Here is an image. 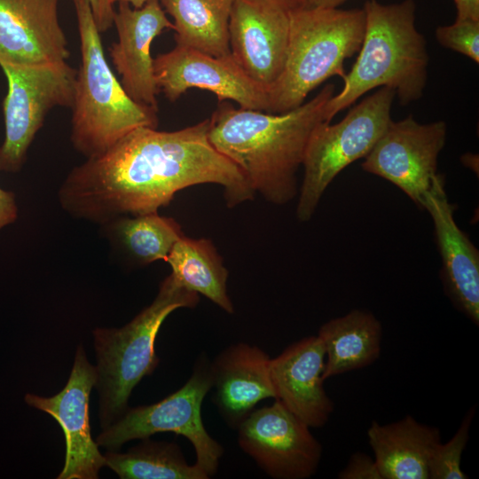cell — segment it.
<instances>
[{"label":"cell","instance_id":"obj_1","mask_svg":"<svg viewBox=\"0 0 479 479\" xmlns=\"http://www.w3.org/2000/svg\"><path fill=\"white\" fill-rule=\"evenodd\" d=\"M208 119L173 131L137 128L104 153L75 166L58 200L76 219L101 225L123 216L156 213L192 185L223 187L233 208L255 192L240 169L208 139Z\"/></svg>","mask_w":479,"mask_h":479},{"label":"cell","instance_id":"obj_2","mask_svg":"<svg viewBox=\"0 0 479 479\" xmlns=\"http://www.w3.org/2000/svg\"><path fill=\"white\" fill-rule=\"evenodd\" d=\"M334 94V84L328 83L308 102L281 114L220 102L208 118V139L240 169L255 193L285 205L298 193L296 173L312 132L326 122V108Z\"/></svg>","mask_w":479,"mask_h":479},{"label":"cell","instance_id":"obj_3","mask_svg":"<svg viewBox=\"0 0 479 479\" xmlns=\"http://www.w3.org/2000/svg\"><path fill=\"white\" fill-rule=\"evenodd\" d=\"M365 28L356 62L345 75L343 87L326 108V121L350 106L366 92L381 87L395 91L403 106L421 98L428 80L427 43L415 26L413 0L364 5Z\"/></svg>","mask_w":479,"mask_h":479},{"label":"cell","instance_id":"obj_4","mask_svg":"<svg viewBox=\"0 0 479 479\" xmlns=\"http://www.w3.org/2000/svg\"><path fill=\"white\" fill-rule=\"evenodd\" d=\"M81 62L74 90L71 136L86 159L98 156L140 127L157 129V110L135 102L106 60L88 0H73Z\"/></svg>","mask_w":479,"mask_h":479},{"label":"cell","instance_id":"obj_5","mask_svg":"<svg viewBox=\"0 0 479 479\" xmlns=\"http://www.w3.org/2000/svg\"><path fill=\"white\" fill-rule=\"evenodd\" d=\"M365 28L364 9L291 10L286 63L268 92V113L293 110L328 78L343 79L344 61L359 51Z\"/></svg>","mask_w":479,"mask_h":479},{"label":"cell","instance_id":"obj_6","mask_svg":"<svg viewBox=\"0 0 479 479\" xmlns=\"http://www.w3.org/2000/svg\"><path fill=\"white\" fill-rule=\"evenodd\" d=\"M199 294L182 286L170 273L160 285L153 302L121 328L93 331L98 365L99 418L106 428L126 412L131 391L153 373L159 364L155 353L158 332L174 310L193 308Z\"/></svg>","mask_w":479,"mask_h":479},{"label":"cell","instance_id":"obj_7","mask_svg":"<svg viewBox=\"0 0 479 479\" xmlns=\"http://www.w3.org/2000/svg\"><path fill=\"white\" fill-rule=\"evenodd\" d=\"M394 98L393 90L379 88L341 122H324L314 130L302 166L304 173L296 206L299 221L312 217L323 193L341 171L370 153L392 120Z\"/></svg>","mask_w":479,"mask_h":479},{"label":"cell","instance_id":"obj_8","mask_svg":"<svg viewBox=\"0 0 479 479\" xmlns=\"http://www.w3.org/2000/svg\"><path fill=\"white\" fill-rule=\"evenodd\" d=\"M210 363L206 356H200L179 389L155 404L128 408L98 435V446L116 452L130 440L172 432L191 442L196 456L194 464L208 477L214 475L224 448L206 430L201 418L202 402L212 388Z\"/></svg>","mask_w":479,"mask_h":479},{"label":"cell","instance_id":"obj_9","mask_svg":"<svg viewBox=\"0 0 479 479\" xmlns=\"http://www.w3.org/2000/svg\"><path fill=\"white\" fill-rule=\"evenodd\" d=\"M0 67L8 84L3 101L0 171L17 173L48 113L58 106H72L76 69L67 61L22 65L0 60Z\"/></svg>","mask_w":479,"mask_h":479},{"label":"cell","instance_id":"obj_10","mask_svg":"<svg viewBox=\"0 0 479 479\" xmlns=\"http://www.w3.org/2000/svg\"><path fill=\"white\" fill-rule=\"evenodd\" d=\"M310 428L275 399L254 409L239 425L238 444L271 477L307 479L322 457V445Z\"/></svg>","mask_w":479,"mask_h":479},{"label":"cell","instance_id":"obj_11","mask_svg":"<svg viewBox=\"0 0 479 479\" xmlns=\"http://www.w3.org/2000/svg\"><path fill=\"white\" fill-rule=\"evenodd\" d=\"M446 137L444 121L420 123L412 115L391 120L364 158L362 169L389 181L423 209L425 196L437 175L438 156Z\"/></svg>","mask_w":479,"mask_h":479},{"label":"cell","instance_id":"obj_12","mask_svg":"<svg viewBox=\"0 0 479 479\" xmlns=\"http://www.w3.org/2000/svg\"><path fill=\"white\" fill-rule=\"evenodd\" d=\"M153 75L158 90L172 102L196 88L214 93L219 102L232 100L244 109L269 111L267 90L231 54L217 57L177 44L153 59Z\"/></svg>","mask_w":479,"mask_h":479},{"label":"cell","instance_id":"obj_13","mask_svg":"<svg viewBox=\"0 0 479 479\" xmlns=\"http://www.w3.org/2000/svg\"><path fill=\"white\" fill-rule=\"evenodd\" d=\"M290 9L277 0H233L229 20L231 55L269 92L285 67Z\"/></svg>","mask_w":479,"mask_h":479},{"label":"cell","instance_id":"obj_14","mask_svg":"<svg viewBox=\"0 0 479 479\" xmlns=\"http://www.w3.org/2000/svg\"><path fill=\"white\" fill-rule=\"evenodd\" d=\"M97 382L96 368L82 347L77 349L69 379L57 395L25 396L26 403L51 415L60 425L66 440L65 465L58 479H96L105 465L97 443L91 437L90 394Z\"/></svg>","mask_w":479,"mask_h":479},{"label":"cell","instance_id":"obj_15","mask_svg":"<svg viewBox=\"0 0 479 479\" xmlns=\"http://www.w3.org/2000/svg\"><path fill=\"white\" fill-rule=\"evenodd\" d=\"M118 40L108 51L126 93L137 103L158 111V88L153 75L151 44L164 29H173L160 0L140 8L119 3L113 26Z\"/></svg>","mask_w":479,"mask_h":479},{"label":"cell","instance_id":"obj_16","mask_svg":"<svg viewBox=\"0 0 479 479\" xmlns=\"http://www.w3.org/2000/svg\"><path fill=\"white\" fill-rule=\"evenodd\" d=\"M444 179L436 175L427 192L423 209L432 218L442 259V279L454 306L479 325V252L454 219Z\"/></svg>","mask_w":479,"mask_h":479},{"label":"cell","instance_id":"obj_17","mask_svg":"<svg viewBox=\"0 0 479 479\" xmlns=\"http://www.w3.org/2000/svg\"><path fill=\"white\" fill-rule=\"evenodd\" d=\"M59 0H0V60L22 65L67 61Z\"/></svg>","mask_w":479,"mask_h":479},{"label":"cell","instance_id":"obj_18","mask_svg":"<svg viewBox=\"0 0 479 479\" xmlns=\"http://www.w3.org/2000/svg\"><path fill=\"white\" fill-rule=\"evenodd\" d=\"M325 362L317 335L292 343L270 362L275 399L310 428L325 426L334 410L324 388Z\"/></svg>","mask_w":479,"mask_h":479},{"label":"cell","instance_id":"obj_19","mask_svg":"<svg viewBox=\"0 0 479 479\" xmlns=\"http://www.w3.org/2000/svg\"><path fill=\"white\" fill-rule=\"evenodd\" d=\"M270 362L259 347L238 342L210 363L213 402L229 427L237 429L259 402L276 398Z\"/></svg>","mask_w":479,"mask_h":479},{"label":"cell","instance_id":"obj_20","mask_svg":"<svg viewBox=\"0 0 479 479\" xmlns=\"http://www.w3.org/2000/svg\"><path fill=\"white\" fill-rule=\"evenodd\" d=\"M367 438L382 479H428L429 460L441 433L406 415L389 424L373 421Z\"/></svg>","mask_w":479,"mask_h":479},{"label":"cell","instance_id":"obj_21","mask_svg":"<svg viewBox=\"0 0 479 479\" xmlns=\"http://www.w3.org/2000/svg\"><path fill=\"white\" fill-rule=\"evenodd\" d=\"M317 336L326 354L325 381L368 366L381 354L382 327L368 310L356 309L332 318L320 326Z\"/></svg>","mask_w":479,"mask_h":479},{"label":"cell","instance_id":"obj_22","mask_svg":"<svg viewBox=\"0 0 479 479\" xmlns=\"http://www.w3.org/2000/svg\"><path fill=\"white\" fill-rule=\"evenodd\" d=\"M100 227L116 253L140 266L165 262L175 243L185 235L175 219L158 212L120 216Z\"/></svg>","mask_w":479,"mask_h":479},{"label":"cell","instance_id":"obj_23","mask_svg":"<svg viewBox=\"0 0 479 479\" xmlns=\"http://www.w3.org/2000/svg\"><path fill=\"white\" fill-rule=\"evenodd\" d=\"M173 19L177 45L213 56L231 54L229 20L233 0H160Z\"/></svg>","mask_w":479,"mask_h":479},{"label":"cell","instance_id":"obj_24","mask_svg":"<svg viewBox=\"0 0 479 479\" xmlns=\"http://www.w3.org/2000/svg\"><path fill=\"white\" fill-rule=\"evenodd\" d=\"M171 274L185 288L202 294L227 313L234 306L227 292L228 271L208 239L180 238L166 261Z\"/></svg>","mask_w":479,"mask_h":479},{"label":"cell","instance_id":"obj_25","mask_svg":"<svg viewBox=\"0 0 479 479\" xmlns=\"http://www.w3.org/2000/svg\"><path fill=\"white\" fill-rule=\"evenodd\" d=\"M125 453L108 451L105 465L122 479H208L196 464L187 463L174 443L154 442L148 438Z\"/></svg>","mask_w":479,"mask_h":479},{"label":"cell","instance_id":"obj_26","mask_svg":"<svg viewBox=\"0 0 479 479\" xmlns=\"http://www.w3.org/2000/svg\"><path fill=\"white\" fill-rule=\"evenodd\" d=\"M475 413L471 407L463 418L454 436L445 444L438 443L428 464V479H467L461 469V457L469 438V429Z\"/></svg>","mask_w":479,"mask_h":479},{"label":"cell","instance_id":"obj_27","mask_svg":"<svg viewBox=\"0 0 479 479\" xmlns=\"http://www.w3.org/2000/svg\"><path fill=\"white\" fill-rule=\"evenodd\" d=\"M437 42L444 47L479 62V20H457L436 30Z\"/></svg>","mask_w":479,"mask_h":479},{"label":"cell","instance_id":"obj_28","mask_svg":"<svg viewBox=\"0 0 479 479\" xmlns=\"http://www.w3.org/2000/svg\"><path fill=\"white\" fill-rule=\"evenodd\" d=\"M339 479H382L377 464L365 452L353 453L346 467L338 474Z\"/></svg>","mask_w":479,"mask_h":479},{"label":"cell","instance_id":"obj_29","mask_svg":"<svg viewBox=\"0 0 479 479\" xmlns=\"http://www.w3.org/2000/svg\"><path fill=\"white\" fill-rule=\"evenodd\" d=\"M100 33L106 32L112 26L114 15V4L112 0H88Z\"/></svg>","mask_w":479,"mask_h":479},{"label":"cell","instance_id":"obj_30","mask_svg":"<svg viewBox=\"0 0 479 479\" xmlns=\"http://www.w3.org/2000/svg\"><path fill=\"white\" fill-rule=\"evenodd\" d=\"M19 216V208L13 192L0 187V231L15 223Z\"/></svg>","mask_w":479,"mask_h":479},{"label":"cell","instance_id":"obj_31","mask_svg":"<svg viewBox=\"0 0 479 479\" xmlns=\"http://www.w3.org/2000/svg\"><path fill=\"white\" fill-rule=\"evenodd\" d=\"M457 20H479V0H453Z\"/></svg>","mask_w":479,"mask_h":479},{"label":"cell","instance_id":"obj_32","mask_svg":"<svg viewBox=\"0 0 479 479\" xmlns=\"http://www.w3.org/2000/svg\"><path fill=\"white\" fill-rule=\"evenodd\" d=\"M347 0H303L305 8H337Z\"/></svg>","mask_w":479,"mask_h":479},{"label":"cell","instance_id":"obj_33","mask_svg":"<svg viewBox=\"0 0 479 479\" xmlns=\"http://www.w3.org/2000/svg\"><path fill=\"white\" fill-rule=\"evenodd\" d=\"M290 10H294L303 5V0H277Z\"/></svg>","mask_w":479,"mask_h":479},{"label":"cell","instance_id":"obj_34","mask_svg":"<svg viewBox=\"0 0 479 479\" xmlns=\"http://www.w3.org/2000/svg\"><path fill=\"white\" fill-rule=\"evenodd\" d=\"M114 4L117 3H127L130 4L133 8H140L149 0H112Z\"/></svg>","mask_w":479,"mask_h":479}]
</instances>
